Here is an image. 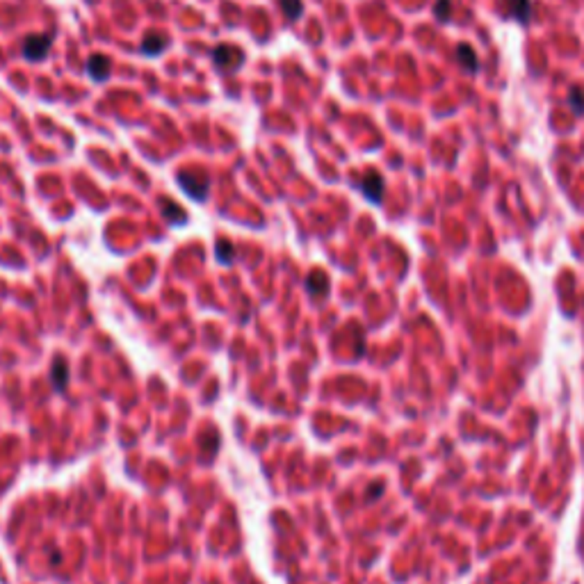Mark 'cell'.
I'll list each match as a JSON object with an SVG mask.
<instances>
[{
  "mask_svg": "<svg viewBox=\"0 0 584 584\" xmlns=\"http://www.w3.org/2000/svg\"><path fill=\"white\" fill-rule=\"evenodd\" d=\"M212 64L222 74H235L244 64V50L235 44H219L210 50Z\"/></svg>",
  "mask_w": 584,
  "mask_h": 584,
  "instance_id": "cell-1",
  "label": "cell"
},
{
  "mask_svg": "<svg viewBox=\"0 0 584 584\" xmlns=\"http://www.w3.org/2000/svg\"><path fill=\"white\" fill-rule=\"evenodd\" d=\"M178 185L194 201H206L210 181H208L206 173H201V171H181L178 173Z\"/></svg>",
  "mask_w": 584,
  "mask_h": 584,
  "instance_id": "cell-2",
  "label": "cell"
},
{
  "mask_svg": "<svg viewBox=\"0 0 584 584\" xmlns=\"http://www.w3.org/2000/svg\"><path fill=\"white\" fill-rule=\"evenodd\" d=\"M50 46H53V35H46V33H37V35H30L23 39V46H21V55L28 59V62H42L46 59Z\"/></svg>",
  "mask_w": 584,
  "mask_h": 584,
  "instance_id": "cell-3",
  "label": "cell"
},
{
  "mask_svg": "<svg viewBox=\"0 0 584 584\" xmlns=\"http://www.w3.org/2000/svg\"><path fill=\"white\" fill-rule=\"evenodd\" d=\"M384 178H382V173L370 169V171H365V176L361 178V183H358V190L363 192V197L370 201V203H382L384 199Z\"/></svg>",
  "mask_w": 584,
  "mask_h": 584,
  "instance_id": "cell-4",
  "label": "cell"
},
{
  "mask_svg": "<svg viewBox=\"0 0 584 584\" xmlns=\"http://www.w3.org/2000/svg\"><path fill=\"white\" fill-rule=\"evenodd\" d=\"M87 74L94 83H105L112 74V62L105 55H91L87 59Z\"/></svg>",
  "mask_w": 584,
  "mask_h": 584,
  "instance_id": "cell-5",
  "label": "cell"
},
{
  "mask_svg": "<svg viewBox=\"0 0 584 584\" xmlns=\"http://www.w3.org/2000/svg\"><path fill=\"white\" fill-rule=\"evenodd\" d=\"M169 48V39L165 35H147L144 42H142L139 50L144 53L147 57H156V55H162L165 50Z\"/></svg>",
  "mask_w": 584,
  "mask_h": 584,
  "instance_id": "cell-6",
  "label": "cell"
},
{
  "mask_svg": "<svg viewBox=\"0 0 584 584\" xmlns=\"http://www.w3.org/2000/svg\"><path fill=\"white\" fill-rule=\"evenodd\" d=\"M50 379H53L55 391H64L69 384V363L62 356H57L53 361V367H50Z\"/></svg>",
  "mask_w": 584,
  "mask_h": 584,
  "instance_id": "cell-7",
  "label": "cell"
},
{
  "mask_svg": "<svg viewBox=\"0 0 584 584\" xmlns=\"http://www.w3.org/2000/svg\"><path fill=\"white\" fill-rule=\"evenodd\" d=\"M306 285H309V292L311 294H326L329 292V279H326V274L320 272V270H315L311 272V276L306 279Z\"/></svg>",
  "mask_w": 584,
  "mask_h": 584,
  "instance_id": "cell-8",
  "label": "cell"
},
{
  "mask_svg": "<svg viewBox=\"0 0 584 584\" xmlns=\"http://www.w3.org/2000/svg\"><path fill=\"white\" fill-rule=\"evenodd\" d=\"M162 214H165V219L176 224V227H183V224L188 222V214L183 210L178 203H171V201H162Z\"/></svg>",
  "mask_w": 584,
  "mask_h": 584,
  "instance_id": "cell-9",
  "label": "cell"
},
{
  "mask_svg": "<svg viewBox=\"0 0 584 584\" xmlns=\"http://www.w3.org/2000/svg\"><path fill=\"white\" fill-rule=\"evenodd\" d=\"M457 59H459L461 67H464L466 71H477L479 69V59L475 55V50L470 48L468 44H461L457 48Z\"/></svg>",
  "mask_w": 584,
  "mask_h": 584,
  "instance_id": "cell-10",
  "label": "cell"
},
{
  "mask_svg": "<svg viewBox=\"0 0 584 584\" xmlns=\"http://www.w3.org/2000/svg\"><path fill=\"white\" fill-rule=\"evenodd\" d=\"M509 9H511V16L518 18L520 23H527L529 21V14H532V3H529V0H509Z\"/></svg>",
  "mask_w": 584,
  "mask_h": 584,
  "instance_id": "cell-11",
  "label": "cell"
},
{
  "mask_svg": "<svg viewBox=\"0 0 584 584\" xmlns=\"http://www.w3.org/2000/svg\"><path fill=\"white\" fill-rule=\"evenodd\" d=\"M279 7H281L283 16L288 18L290 23H294L297 18L302 16V12H304V5H302V0H279Z\"/></svg>",
  "mask_w": 584,
  "mask_h": 584,
  "instance_id": "cell-12",
  "label": "cell"
},
{
  "mask_svg": "<svg viewBox=\"0 0 584 584\" xmlns=\"http://www.w3.org/2000/svg\"><path fill=\"white\" fill-rule=\"evenodd\" d=\"M214 256H217V260L222 265H231L235 260V244L229 240H219L217 249H214Z\"/></svg>",
  "mask_w": 584,
  "mask_h": 584,
  "instance_id": "cell-13",
  "label": "cell"
},
{
  "mask_svg": "<svg viewBox=\"0 0 584 584\" xmlns=\"http://www.w3.org/2000/svg\"><path fill=\"white\" fill-rule=\"evenodd\" d=\"M568 105H571V110L576 112V115H582L584 112V91L582 89H573L571 91V96H568Z\"/></svg>",
  "mask_w": 584,
  "mask_h": 584,
  "instance_id": "cell-14",
  "label": "cell"
},
{
  "mask_svg": "<svg viewBox=\"0 0 584 584\" xmlns=\"http://www.w3.org/2000/svg\"><path fill=\"white\" fill-rule=\"evenodd\" d=\"M450 12H452V5H450V0H436L434 5V16L438 21H447L450 18Z\"/></svg>",
  "mask_w": 584,
  "mask_h": 584,
  "instance_id": "cell-15",
  "label": "cell"
},
{
  "mask_svg": "<svg viewBox=\"0 0 584 584\" xmlns=\"http://www.w3.org/2000/svg\"><path fill=\"white\" fill-rule=\"evenodd\" d=\"M382 493V486H377V488H372L370 493H367V500H372V496H379Z\"/></svg>",
  "mask_w": 584,
  "mask_h": 584,
  "instance_id": "cell-16",
  "label": "cell"
}]
</instances>
